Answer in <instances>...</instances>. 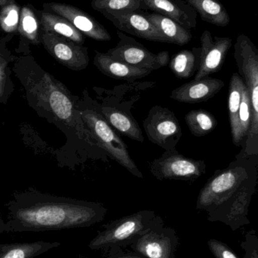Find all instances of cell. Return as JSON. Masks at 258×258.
<instances>
[{
	"label": "cell",
	"mask_w": 258,
	"mask_h": 258,
	"mask_svg": "<svg viewBox=\"0 0 258 258\" xmlns=\"http://www.w3.org/2000/svg\"><path fill=\"white\" fill-rule=\"evenodd\" d=\"M6 207L3 233L85 228L104 221L107 213L101 203L36 191L17 194Z\"/></svg>",
	"instance_id": "1"
},
{
	"label": "cell",
	"mask_w": 258,
	"mask_h": 258,
	"mask_svg": "<svg viewBox=\"0 0 258 258\" xmlns=\"http://www.w3.org/2000/svg\"><path fill=\"white\" fill-rule=\"evenodd\" d=\"M258 182L253 157H236L228 167L217 170L199 194L197 210L208 221L221 222L233 231L250 224L248 211Z\"/></svg>",
	"instance_id": "2"
},
{
	"label": "cell",
	"mask_w": 258,
	"mask_h": 258,
	"mask_svg": "<svg viewBox=\"0 0 258 258\" xmlns=\"http://www.w3.org/2000/svg\"><path fill=\"white\" fill-rule=\"evenodd\" d=\"M25 86L27 92L34 97L36 105L50 113L56 122L73 129L83 139L92 141L79 111L80 99L74 96L64 85L42 71L38 78H27Z\"/></svg>",
	"instance_id": "3"
},
{
	"label": "cell",
	"mask_w": 258,
	"mask_h": 258,
	"mask_svg": "<svg viewBox=\"0 0 258 258\" xmlns=\"http://www.w3.org/2000/svg\"><path fill=\"white\" fill-rule=\"evenodd\" d=\"M78 109L86 128L97 145L131 174L143 178L144 175L132 160L126 144L100 113L98 103L89 97L86 90L83 92L82 100H79Z\"/></svg>",
	"instance_id": "4"
},
{
	"label": "cell",
	"mask_w": 258,
	"mask_h": 258,
	"mask_svg": "<svg viewBox=\"0 0 258 258\" xmlns=\"http://www.w3.org/2000/svg\"><path fill=\"white\" fill-rule=\"evenodd\" d=\"M164 222L154 211L142 210L103 225V230L89 242L90 249L116 252L130 246L141 235Z\"/></svg>",
	"instance_id": "5"
},
{
	"label": "cell",
	"mask_w": 258,
	"mask_h": 258,
	"mask_svg": "<svg viewBox=\"0 0 258 258\" xmlns=\"http://www.w3.org/2000/svg\"><path fill=\"white\" fill-rule=\"evenodd\" d=\"M234 58L238 73L249 91L252 108L251 128L236 157H252L258 154V48L245 35L238 36Z\"/></svg>",
	"instance_id": "6"
},
{
	"label": "cell",
	"mask_w": 258,
	"mask_h": 258,
	"mask_svg": "<svg viewBox=\"0 0 258 258\" xmlns=\"http://www.w3.org/2000/svg\"><path fill=\"white\" fill-rule=\"evenodd\" d=\"M150 173L157 180L192 182L206 173V162L180 154L177 150L165 151L150 163Z\"/></svg>",
	"instance_id": "7"
},
{
	"label": "cell",
	"mask_w": 258,
	"mask_h": 258,
	"mask_svg": "<svg viewBox=\"0 0 258 258\" xmlns=\"http://www.w3.org/2000/svg\"><path fill=\"white\" fill-rule=\"evenodd\" d=\"M143 126L149 141L165 151L176 150L183 135L174 112L162 106L156 105L150 109Z\"/></svg>",
	"instance_id": "8"
},
{
	"label": "cell",
	"mask_w": 258,
	"mask_h": 258,
	"mask_svg": "<svg viewBox=\"0 0 258 258\" xmlns=\"http://www.w3.org/2000/svg\"><path fill=\"white\" fill-rule=\"evenodd\" d=\"M119 42L107 54L117 60L141 69L156 71L169 63V53L166 51L154 54L134 38L117 32Z\"/></svg>",
	"instance_id": "9"
},
{
	"label": "cell",
	"mask_w": 258,
	"mask_h": 258,
	"mask_svg": "<svg viewBox=\"0 0 258 258\" xmlns=\"http://www.w3.org/2000/svg\"><path fill=\"white\" fill-rule=\"evenodd\" d=\"M179 243L176 230L162 222L141 235L129 247L147 258H175Z\"/></svg>",
	"instance_id": "10"
},
{
	"label": "cell",
	"mask_w": 258,
	"mask_h": 258,
	"mask_svg": "<svg viewBox=\"0 0 258 258\" xmlns=\"http://www.w3.org/2000/svg\"><path fill=\"white\" fill-rule=\"evenodd\" d=\"M42 42L46 51L68 69L81 71L89 66L90 59L86 47L51 32L44 31Z\"/></svg>",
	"instance_id": "11"
},
{
	"label": "cell",
	"mask_w": 258,
	"mask_h": 258,
	"mask_svg": "<svg viewBox=\"0 0 258 258\" xmlns=\"http://www.w3.org/2000/svg\"><path fill=\"white\" fill-rule=\"evenodd\" d=\"M200 61L198 71L194 80H201L211 74L218 72L222 68L227 52L232 45V39L228 37L212 36L206 30L200 37Z\"/></svg>",
	"instance_id": "12"
},
{
	"label": "cell",
	"mask_w": 258,
	"mask_h": 258,
	"mask_svg": "<svg viewBox=\"0 0 258 258\" xmlns=\"http://www.w3.org/2000/svg\"><path fill=\"white\" fill-rule=\"evenodd\" d=\"M45 7L54 14L60 15L70 21L84 36L97 41L107 42L111 39L105 27L82 9L65 3H51Z\"/></svg>",
	"instance_id": "13"
},
{
	"label": "cell",
	"mask_w": 258,
	"mask_h": 258,
	"mask_svg": "<svg viewBox=\"0 0 258 258\" xmlns=\"http://www.w3.org/2000/svg\"><path fill=\"white\" fill-rule=\"evenodd\" d=\"M119 30L152 42H165L162 35L141 10L103 14Z\"/></svg>",
	"instance_id": "14"
},
{
	"label": "cell",
	"mask_w": 258,
	"mask_h": 258,
	"mask_svg": "<svg viewBox=\"0 0 258 258\" xmlns=\"http://www.w3.org/2000/svg\"><path fill=\"white\" fill-rule=\"evenodd\" d=\"M224 87L222 80L207 77L176 88L171 92L170 98L187 104L205 102L215 96Z\"/></svg>",
	"instance_id": "15"
},
{
	"label": "cell",
	"mask_w": 258,
	"mask_h": 258,
	"mask_svg": "<svg viewBox=\"0 0 258 258\" xmlns=\"http://www.w3.org/2000/svg\"><path fill=\"white\" fill-rule=\"evenodd\" d=\"M142 9L177 21L186 30L197 26V12L183 0H141Z\"/></svg>",
	"instance_id": "16"
},
{
	"label": "cell",
	"mask_w": 258,
	"mask_h": 258,
	"mask_svg": "<svg viewBox=\"0 0 258 258\" xmlns=\"http://www.w3.org/2000/svg\"><path fill=\"white\" fill-rule=\"evenodd\" d=\"M94 64L107 77L126 81H134L138 79L144 78L150 75L152 72L149 70L132 66L111 57L107 53L99 51H95Z\"/></svg>",
	"instance_id": "17"
},
{
	"label": "cell",
	"mask_w": 258,
	"mask_h": 258,
	"mask_svg": "<svg viewBox=\"0 0 258 258\" xmlns=\"http://www.w3.org/2000/svg\"><path fill=\"white\" fill-rule=\"evenodd\" d=\"M98 107L100 113L113 128L133 141L144 142L142 131L130 112L119 110L117 107L111 105L98 104Z\"/></svg>",
	"instance_id": "18"
},
{
	"label": "cell",
	"mask_w": 258,
	"mask_h": 258,
	"mask_svg": "<svg viewBox=\"0 0 258 258\" xmlns=\"http://www.w3.org/2000/svg\"><path fill=\"white\" fill-rule=\"evenodd\" d=\"M147 14L149 19L162 35L165 42L183 46L190 42L192 39L190 30H186L177 21L154 12Z\"/></svg>",
	"instance_id": "19"
},
{
	"label": "cell",
	"mask_w": 258,
	"mask_h": 258,
	"mask_svg": "<svg viewBox=\"0 0 258 258\" xmlns=\"http://www.w3.org/2000/svg\"><path fill=\"white\" fill-rule=\"evenodd\" d=\"M60 245V242L47 241L0 243V258H36Z\"/></svg>",
	"instance_id": "20"
},
{
	"label": "cell",
	"mask_w": 258,
	"mask_h": 258,
	"mask_svg": "<svg viewBox=\"0 0 258 258\" xmlns=\"http://www.w3.org/2000/svg\"><path fill=\"white\" fill-rule=\"evenodd\" d=\"M244 81L239 73H234L230 81L228 95V114L232 140L236 147L239 141V112L242 101V86Z\"/></svg>",
	"instance_id": "21"
},
{
	"label": "cell",
	"mask_w": 258,
	"mask_h": 258,
	"mask_svg": "<svg viewBox=\"0 0 258 258\" xmlns=\"http://www.w3.org/2000/svg\"><path fill=\"white\" fill-rule=\"evenodd\" d=\"M41 22L44 31L60 35L79 45H83L84 44V35L79 31L68 20L60 15L43 12L41 15Z\"/></svg>",
	"instance_id": "22"
},
{
	"label": "cell",
	"mask_w": 258,
	"mask_h": 258,
	"mask_svg": "<svg viewBox=\"0 0 258 258\" xmlns=\"http://www.w3.org/2000/svg\"><path fill=\"white\" fill-rule=\"evenodd\" d=\"M186 3L200 15L202 20L209 24L226 27L230 23L227 10L218 0H189Z\"/></svg>",
	"instance_id": "23"
},
{
	"label": "cell",
	"mask_w": 258,
	"mask_h": 258,
	"mask_svg": "<svg viewBox=\"0 0 258 258\" xmlns=\"http://www.w3.org/2000/svg\"><path fill=\"white\" fill-rule=\"evenodd\" d=\"M200 61V48L182 50L169 61V68L176 77L188 79L195 76Z\"/></svg>",
	"instance_id": "24"
},
{
	"label": "cell",
	"mask_w": 258,
	"mask_h": 258,
	"mask_svg": "<svg viewBox=\"0 0 258 258\" xmlns=\"http://www.w3.org/2000/svg\"><path fill=\"white\" fill-rule=\"evenodd\" d=\"M185 121L192 135L196 137L206 136L218 125L216 118L203 109L188 112L185 116Z\"/></svg>",
	"instance_id": "25"
},
{
	"label": "cell",
	"mask_w": 258,
	"mask_h": 258,
	"mask_svg": "<svg viewBox=\"0 0 258 258\" xmlns=\"http://www.w3.org/2000/svg\"><path fill=\"white\" fill-rule=\"evenodd\" d=\"M252 122V108L249 91L246 85L243 83L242 86V101L239 112V141L240 147H242L245 138L251 128Z\"/></svg>",
	"instance_id": "26"
},
{
	"label": "cell",
	"mask_w": 258,
	"mask_h": 258,
	"mask_svg": "<svg viewBox=\"0 0 258 258\" xmlns=\"http://www.w3.org/2000/svg\"><path fill=\"white\" fill-rule=\"evenodd\" d=\"M92 9L100 13L132 12L141 10V0H92Z\"/></svg>",
	"instance_id": "27"
},
{
	"label": "cell",
	"mask_w": 258,
	"mask_h": 258,
	"mask_svg": "<svg viewBox=\"0 0 258 258\" xmlns=\"http://www.w3.org/2000/svg\"><path fill=\"white\" fill-rule=\"evenodd\" d=\"M18 30L21 36L33 43H39V23L34 12L30 8L24 7L21 9Z\"/></svg>",
	"instance_id": "28"
},
{
	"label": "cell",
	"mask_w": 258,
	"mask_h": 258,
	"mask_svg": "<svg viewBox=\"0 0 258 258\" xmlns=\"http://www.w3.org/2000/svg\"><path fill=\"white\" fill-rule=\"evenodd\" d=\"M21 9L14 1H9L3 6L0 13V26L6 33H14L18 30Z\"/></svg>",
	"instance_id": "29"
},
{
	"label": "cell",
	"mask_w": 258,
	"mask_h": 258,
	"mask_svg": "<svg viewBox=\"0 0 258 258\" xmlns=\"http://www.w3.org/2000/svg\"><path fill=\"white\" fill-rule=\"evenodd\" d=\"M240 245L244 251L243 258H258V236L256 230L247 232Z\"/></svg>",
	"instance_id": "30"
},
{
	"label": "cell",
	"mask_w": 258,
	"mask_h": 258,
	"mask_svg": "<svg viewBox=\"0 0 258 258\" xmlns=\"http://www.w3.org/2000/svg\"><path fill=\"white\" fill-rule=\"evenodd\" d=\"M208 246L215 258H239L229 245L218 239H209Z\"/></svg>",
	"instance_id": "31"
},
{
	"label": "cell",
	"mask_w": 258,
	"mask_h": 258,
	"mask_svg": "<svg viewBox=\"0 0 258 258\" xmlns=\"http://www.w3.org/2000/svg\"><path fill=\"white\" fill-rule=\"evenodd\" d=\"M104 258H147L144 256L141 255V254H138L136 252H124L122 250L120 251H116V252L112 253V254H109L107 257Z\"/></svg>",
	"instance_id": "32"
},
{
	"label": "cell",
	"mask_w": 258,
	"mask_h": 258,
	"mask_svg": "<svg viewBox=\"0 0 258 258\" xmlns=\"http://www.w3.org/2000/svg\"><path fill=\"white\" fill-rule=\"evenodd\" d=\"M6 65L0 62V97L4 91L5 83H6Z\"/></svg>",
	"instance_id": "33"
},
{
	"label": "cell",
	"mask_w": 258,
	"mask_h": 258,
	"mask_svg": "<svg viewBox=\"0 0 258 258\" xmlns=\"http://www.w3.org/2000/svg\"><path fill=\"white\" fill-rule=\"evenodd\" d=\"M5 221L0 216V233H3V227H4Z\"/></svg>",
	"instance_id": "34"
},
{
	"label": "cell",
	"mask_w": 258,
	"mask_h": 258,
	"mask_svg": "<svg viewBox=\"0 0 258 258\" xmlns=\"http://www.w3.org/2000/svg\"><path fill=\"white\" fill-rule=\"evenodd\" d=\"M9 2V0H0V6H6Z\"/></svg>",
	"instance_id": "35"
},
{
	"label": "cell",
	"mask_w": 258,
	"mask_h": 258,
	"mask_svg": "<svg viewBox=\"0 0 258 258\" xmlns=\"http://www.w3.org/2000/svg\"><path fill=\"white\" fill-rule=\"evenodd\" d=\"M253 157H254V159H255L256 165H257V169H258V154L257 155V156H253Z\"/></svg>",
	"instance_id": "36"
},
{
	"label": "cell",
	"mask_w": 258,
	"mask_h": 258,
	"mask_svg": "<svg viewBox=\"0 0 258 258\" xmlns=\"http://www.w3.org/2000/svg\"><path fill=\"white\" fill-rule=\"evenodd\" d=\"M183 1L187 2V1H189V0H183Z\"/></svg>",
	"instance_id": "37"
}]
</instances>
